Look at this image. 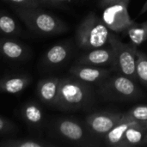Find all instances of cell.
Listing matches in <instances>:
<instances>
[{
    "mask_svg": "<svg viewBox=\"0 0 147 147\" xmlns=\"http://www.w3.org/2000/svg\"><path fill=\"white\" fill-rule=\"evenodd\" d=\"M40 5H45V6H49V7H55L59 9H66V6L64 4H60L54 0H34Z\"/></svg>",
    "mask_w": 147,
    "mask_h": 147,
    "instance_id": "25",
    "label": "cell"
},
{
    "mask_svg": "<svg viewBox=\"0 0 147 147\" xmlns=\"http://www.w3.org/2000/svg\"><path fill=\"white\" fill-rule=\"evenodd\" d=\"M134 123H137V121H134L124 113L121 121L115 127H113L102 138L105 144L109 146H121L126 131L130 126H132Z\"/></svg>",
    "mask_w": 147,
    "mask_h": 147,
    "instance_id": "16",
    "label": "cell"
},
{
    "mask_svg": "<svg viewBox=\"0 0 147 147\" xmlns=\"http://www.w3.org/2000/svg\"><path fill=\"white\" fill-rule=\"evenodd\" d=\"M113 69L102 68L98 66L88 65H79L75 64L69 70L71 76L77 78L78 79L87 83V84H98L102 83L107 78L110 76Z\"/></svg>",
    "mask_w": 147,
    "mask_h": 147,
    "instance_id": "10",
    "label": "cell"
},
{
    "mask_svg": "<svg viewBox=\"0 0 147 147\" xmlns=\"http://www.w3.org/2000/svg\"><path fill=\"white\" fill-rule=\"evenodd\" d=\"M17 131L18 127L14 122L9 119L0 116V136L16 134Z\"/></svg>",
    "mask_w": 147,
    "mask_h": 147,
    "instance_id": "23",
    "label": "cell"
},
{
    "mask_svg": "<svg viewBox=\"0 0 147 147\" xmlns=\"http://www.w3.org/2000/svg\"><path fill=\"white\" fill-rule=\"evenodd\" d=\"M71 52V46L68 42H61L53 45L43 55L41 65L46 68L60 66L70 59Z\"/></svg>",
    "mask_w": 147,
    "mask_h": 147,
    "instance_id": "12",
    "label": "cell"
},
{
    "mask_svg": "<svg viewBox=\"0 0 147 147\" xmlns=\"http://www.w3.org/2000/svg\"><path fill=\"white\" fill-rule=\"evenodd\" d=\"M16 14L35 34L51 36L65 33L68 26L56 16L37 8H16Z\"/></svg>",
    "mask_w": 147,
    "mask_h": 147,
    "instance_id": "2",
    "label": "cell"
},
{
    "mask_svg": "<svg viewBox=\"0 0 147 147\" xmlns=\"http://www.w3.org/2000/svg\"><path fill=\"white\" fill-rule=\"evenodd\" d=\"M138 123L147 126V105H138L125 113Z\"/></svg>",
    "mask_w": 147,
    "mask_h": 147,
    "instance_id": "22",
    "label": "cell"
},
{
    "mask_svg": "<svg viewBox=\"0 0 147 147\" xmlns=\"http://www.w3.org/2000/svg\"><path fill=\"white\" fill-rule=\"evenodd\" d=\"M7 3L14 5L16 8H37L40 4L34 0H3Z\"/></svg>",
    "mask_w": 147,
    "mask_h": 147,
    "instance_id": "24",
    "label": "cell"
},
{
    "mask_svg": "<svg viewBox=\"0 0 147 147\" xmlns=\"http://www.w3.org/2000/svg\"><path fill=\"white\" fill-rule=\"evenodd\" d=\"M55 145L39 138H9L0 141V147H53Z\"/></svg>",
    "mask_w": 147,
    "mask_h": 147,
    "instance_id": "18",
    "label": "cell"
},
{
    "mask_svg": "<svg viewBox=\"0 0 147 147\" xmlns=\"http://www.w3.org/2000/svg\"><path fill=\"white\" fill-rule=\"evenodd\" d=\"M146 143L147 126L137 122L127 128L120 147L140 146Z\"/></svg>",
    "mask_w": 147,
    "mask_h": 147,
    "instance_id": "17",
    "label": "cell"
},
{
    "mask_svg": "<svg viewBox=\"0 0 147 147\" xmlns=\"http://www.w3.org/2000/svg\"><path fill=\"white\" fill-rule=\"evenodd\" d=\"M55 134L60 139L75 146H95L98 143L95 140V135L88 127H84L77 120L71 118L58 119L53 127Z\"/></svg>",
    "mask_w": 147,
    "mask_h": 147,
    "instance_id": "6",
    "label": "cell"
},
{
    "mask_svg": "<svg viewBox=\"0 0 147 147\" xmlns=\"http://www.w3.org/2000/svg\"><path fill=\"white\" fill-rule=\"evenodd\" d=\"M146 12H147V0L146 1V3H144V5L142 6L140 11V13H139V15H143V14H145Z\"/></svg>",
    "mask_w": 147,
    "mask_h": 147,
    "instance_id": "28",
    "label": "cell"
},
{
    "mask_svg": "<svg viewBox=\"0 0 147 147\" xmlns=\"http://www.w3.org/2000/svg\"><path fill=\"white\" fill-rule=\"evenodd\" d=\"M128 3L124 1L110 4L103 9L102 19L113 33H122L134 22L129 16Z\"/></svg>",
    "mask_w": 147,
    "mask_h": 147,
    "instance_id": "7",
    "label": "cell"
},
{
    "mask_svg": "<svg viewBox=\"0 0 147 147\" xmlns=\"http://www.w3.org/2000/svg\"><path fill=\"white\" fill-rule=\"evenodd\" d=\"M94 101V92L90 84L73 76L65 77L60 78L58 97L53 107L63 111L88 110Z\"/></svg>",
    "mask_w": 147,
    "mask_h": 147,
    "instance_id": "1",
    "label": "cell"
},
{
    "mask_svg": "<svg viewBox=\"0 0 147 147\" xmlns=\"http://www.w3.org/2000/svg\"><path fill=\"white\" fill-rule=\"evenodd\" d=\"M55 2L60 3V4H64L65 5V3H74V2H77L78 0H54Z\"/></svg>",
    "mask_w": 147,
    "mask_h": 147,
    "instance_id": "27",
    "label": "cell"
},
{
    "mask_svg": "<svg viewBox=\"0 0 147 147\" xmlns=\"http://www.w3.org/2000/svg\"><path fill=\"white\" fill-rule=\"evenodd\" d=\"M0 55L10 61H26L31 56L30 48L10 37L0 39Z\"/></svg>",
    "mask_w": 147,
    "mask_h": 147,
    "instance_id": "11",
    "label": "cell"
},
{
    "mask_svg": "<svg viewBox=\"0 0 147 147\" xmlns=\"http://www.w3.org/2000/svg\"><path fill=\"white\" fill-rule=\"evenodd\" d=\"M76 64L98 67H111L113 69L115 65V53L109 44L108 47L87 50V52L78 59Z\"/></svg>",
    "mask_w": 147,
    "mask_h": 147,
    "instance_id": "9",
    "label": "cell"
},
{
    "mask_svg": "<svg viewBox=\"0 0 147 147\" xmlns=\"http://www.w3.org/2000/svg\"><path fill=\"white\" fill-rule=\"evenodd\" d=\"M126 2H127V3H129V2H130V0H126Z\"/></svg>",
    "mask_w": 147,
    "mask_h": 147,
    "instance_id": "29",
    "label": "cell"
},
{
    "mask_svg": "<svg viewBox=\"0 0 147 147\" xmlns=\"http://www.w3.org/2000/svg\"><path fill=\"white\" fill-rule=\"evenodd\" d=\"M97 92L106 101L131 102L144 96L136 82L121 73L107 78L99 84Z\"/></svg>",
    "mask_w": 147,
    "mask_h": 147,
    "instance_id": "4",
    "label": "cell"
},
{
    "mask_svg": "<svg viewBox=\"0 0 147 147\" xmlns=\"http://www.w3.org/2000/svg\"><path fill=\"white\" fill-rule=\"evenodd\" d=\"M121 1L126 2V0H97V5H98L99 8L104 9L105 7L110 5V4L116 3H119V2H121ZM126 3H127V2H126Z\"/></svg>",
    "mask_w": 147,
    "mask_h": 147,
    "instance_id": "26",
    "label": "cell"
},
{
    "mask_svg": "<svg viewBox=\"0 0 147 147\" xmlns=\"http://www.w3.org/2000/svg\"><path fill=\"white\" fill-rule=\"evenodd\" d=\"M32 82L28 74H11L0 79V92L18 95L26 90Z\"/></svg>",
    "mask_w": 147,
    "mask_h": 147,
    "instance_id": "15",
    "label": "cell"
},
{
    "mask_svg": "<svg viewBox=\"0 0 147 147\" xmlns=\"http://www.w3.org/2000/svg\"><path fill=\"white\" fill-rule=\"evenodd\" d=\"M109 44L115 53V65L113 70L117 73L127 76L134 82H138L136 72L137 47L122 42L113 32L109 34Z\"/></svg>",
    "mask_w": 147,
    "mask_h": 147,
    "instance_id": "5",
    "label": "cell"
},
{
    "mask_svg": "<svg viewBox=\"0 0 147 147\" xmlns=\"http://www.w3.org/2000/svg\"><path fill=\"white\" fill-rule=\"evenodd\" d=\"M60 78L58 77L44 78L37 83L36 95L39 100L48 106L53 107L59 93Z\"/></svg>",
    "mask_w": 147,
    "mask_h": 147,
    "instance_id": "13",
    "label": "cell"
},
{
    "mask_svg": "<svg viewBox=\"0 0 147 147\" xmlns=\"http://www.w3.org/2000/svg\"><path fill=\"white\" fill-rule=\"evenodd\" d=\"M125 32L129 37L131 44L138 47L147 40V21L141 23L134 22Z\"/></svg>",
    "mask_w": 147,
    "mask_h": 147,
    "instance_id": "19",
    "label": "cell"
},
{
    "mask_svg": "<svg viewBox=\"0 0 147 147\" xmlns=\"http://www.w3.org/2000/svg\"><path fill=\"white\" fill-rule=\"evenodd\" d=\"M122 116L123 113L99 111L89 115L85 119V122L88 128L96 137L103 138L121 121Z\"/></svg>",
    "mask_w": 147,
    "mask_h": 147,
    "instance_id": "8",
    "label": "cell"
},
{
    "mask_svg": "<svg viewBox=\"0 0 147 147\" xmlns=\"http://www.w3.org/2000/svg\"><path fill=\"white\" fill-rule=\"evenodd\" d=\"M21 33V28L16 19L10 15L0 11V34L5 37H13Z\"/></svg>",
    "mask_w": 147,
    "mask_h": 147,
    "instance_id": "20",
    "label": "cell"
},
{
    "mask_svg": "<svg viewBox=\"0 0 147 147\" xmlns=\"http://www.w3.org/2000/svg\"><path fill=\"white\" fill-rule=\"evenodd\" d=\"M136 72L138 80L147 87V54L146 53L137 50Z\"/></svg>",
    "mask_w": 147,
    "mask_h": 147,
    "instance_id": "21",
    "label": "cell"
},
{
    "mask_svg": "<svg viewBox=\"0 0 147 147\" xmlns=\"http://www.w3.org/2000/svg\"><path fill=\"white\" fill-rule=\"evenodd\" d=\"M21 115L25 123L34 131H40L45 125V114L40 104L29 101L23 104L21 109Z\"/></svg>",
    "mask_w": 147,
    "mask_h": 147,
    "instance_id": "14",
    "label": "cell"
},
{
    "mask_svg": "<svg viewBox=\"0 0 147 147\" xmlns=\"http://www.w3.org/2000/svg\"><path fill=\"white\" fill-rule=\"evenodd\" d=\"M110 31L95 12H89L80 22L75 34L77 45L87 51L109 45Z\"/></svg>",
    "mask_w": 147,
    "mask_h": 147,
    "instance_id": "3",
    "label": "cell"
}]
</instances>
